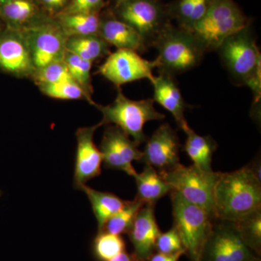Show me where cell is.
I'll use <instances>...</instances> for the list:
<instances>
[{"instance_id":"obj_20","label":"cell","mask_w":261,"mask_h":261,"mask_svg":"<svg viewBox=\"0 0 261 261\" xmlns=\"http://www.w3.org/2000/svg\"><path fill=\"white\" fill-rule=\"evenodd\" d=\"M184 132L187 135L185 142V152L189 156L193 166L207 172L212 169L213 155L217 149V143L210 136H200L187 126Z\"/></svg>"},{"instance_id":"obj_17","label":"cell","mask_w":261,"mask_h":261,"mask_svg":"<svg viewBox=\"0 0 261 261\" xmlns=\"http://www.w3.org/2000/svg\"><path fill=\"white\" fill-rule=\"evenodd\" d=\"M153 87L154 102H158L168 111L182 130L189 126L185 119V112L189 107L185 102L176 79L173 75L159 73L149 81Z\"/></svg>"},{"instance_id":"obj_30","label":"cell","mask_w":261,"mask_h":261,"mask_svg":"<svg viewBox=\"0 0 261 261\" xmlns=\"http://www.w3.org/2000/svg\"><path fill=\"white\" fill-rule=\"evenodd\" d=\"M123 251H126V243L121 235L102 231L94 240V255L99 261L110 260Z\"/></svg>"},{"instance_id":"obj_23","label":"cell","mask_w":261,"mask_h":261,"mask_svg":"<svg viewBox=\"0 0 261 261\" xmlns=\"http://www.w3.org/2000/svg\"><path fill=\"white\" fill-rule=\"evenodd\" d=\"M56 21L67 37L98 35L101 19L98 12L65 14L59 13Z\"/></svg>"},{"instance_id":"obj_11","label":"cell","mask_w":261,"mask_h":261,"mask_svg":"<svg viewBox=\"0 0 261 261\" xmlns=\"http://www.w3.org/2000/svg\"><path fill=\"white\" fill-rule=\"evenodd\" d=\"M157 68V62L147 61L132 49H116L111 53L98 69V73L121 87L123 84L142 80L150 81L152 71Z\"/></svg>"},{"instance_id":"obj_8","label":"cell","mask_w":261,"mask_h":261,"mask_svg":"<svg viewBox=\"0 0 261 261\" xmlns=\"http://www.w3.org/2000/svg\"><path fill=\"white\" fill-rule=\"evenodd\" d=\"M20 29L28 44L36 70L51 63L63 61L68 37L56 20L40 18Z\"/></svg>"},{"instance_id":"obj_32","label":"cell","mask_w":261,"mask_h":261,"mask_svg":"<svg viewBox=\"0 0 261 261\" xmlns=\"http://www.w3.org/2000/svg\"><path fill=\"white\" fill-rule=\"evenodd\" d=\"M155 249L158 252L163 254H174L180 252L185 253L181 238L173 226L166 232L160 233L156 242Z\"/></svg>"},{"instance_id":"obj_4","label":"cell","mask_w":261,"mask_h":261,"mask_svg":"<svg viewBox=\"0 0 261 261\" xmlns=\"http://www.w3.org/2000/svg\"><path fill=\"white\" fill-rule=\"evenodd\" d=\"M153 99L133 100L126 97L121 87H117L116 99L108 106L94 105L100 111L102 126L114 125L121 128L139 145L147 140L144 127L147 122L161 121L166 118L154 106Z\"/></svg>"},{"instance_id":"obj_25","label":"cell","mask_w":261,"mask_h":261,"mask_svg":"<svg viewBox=\"0 0 261 261\" xmlns=\"http://www.w3.org/2000/svg\"><path fill=\"white\" fill-rule=\"evenodd\" d=\"M214 0H177L167 7L170 18L176 19L178 27L190 29L205 15Z\"/></svg>"},{"instance_id":"obj_12","label":"cell","mask_w":261,"mask_h":261,"mask_svg":"<svg viewBox=\"0 0 261 261\" xmlns=\"http://www.w3.org/2000/svg\"><path fill=\"white\" fill-rule=\"evenodd\" d=\"M138 147V144L121 128L107 125L99 147L105 168L123 171L133 177L137 171L132 163L141 161L142 157Z\"/></svg>"},{"instance_id":"obj_39","label":"cell","mask_w":261,"mask_h":261,"mask_svg":"<svg viewBox=\"0 0 261 261\" xmlns=\"http://www.w3.org/2000/svg\"><path fill=\"white\" fill-rule=\"evenodd\" d=\"M135 261H140V260H136Z\"/></svg>"},{"instance_id":"obj_29","label":"cell","mask_w":261,"mask_h":261,"mask_svg":"<svg viewBox=\"0 0 261 261\" xmlns=\"http://www.w3.org/2000/svg\"><path fill=\"white\" fill-rule=\"evenodd\" d=\"M63 61L73 80L85 91L89 97L92 98L93 88L92 86L91 70L93 63L82 59L80 57L68 51H66Z\"/></svg>"},{"instance_id":"obj_35","label":"cell","mask_w":261,"mask_h":261,"mask_svg":"<svg viewBox=\"0 0 261 261\" xmlns=\"http://www.w3.org/2000/svg\"><path fill=\"white\" fill-rule=\"evenodd\" d=\"M44 8L51 13H61L69 3V0H41Z\"/></svg>"},{"instance_id":"obj_21","label":"cell","mask_w":261,"mask_h":261,"mask_svg":"<svg viewBox=\"0 0 261 261\" xmlns=\"http://www.w3.org/2000/svg\"><path fill=\"white\" fill-rule=\"evenodd\" d=\"M39 10L34 0H8L0 3V19L6 27L23 29L39 19Z\"/></svg>"},{"instance_id":"obj_14","label":"cell","mask_w":261,"mask_h":261,"mask_svg":"<svg viewBox=\"0 0 261 261\" xmlns=\"http://www.w3.org/2000/svg\"><path fill=\"white\" fill-rule=\"evenodd\" d=\"M0 69L18 78H31L36 71L21 29L6 27L0 32Z\"/></svg>"},{"instance_id":"obj_9","label":"cell","mask_w":261,"mask_h":261,"mask_svg":"<svg viewBox=\"0 0 261 261\" xmlns=\"http://www.w3.org/2000/svg\"><path fill=\"white\" fill-rule=\"evenodd\" d=\"M216 51L231 78L241 85H245L261 62L260 53L249 25L225 39Z\"/></svg>"},{"instance_id":"obj_34","label":"cell","mask_w":261,"mask_h":261,"mask_svg":"<svg viewBox=\"0 0 261 261\" xmlns=\"http://www.w3.org/2000/svg\"><path fill=\"white\" fill-rule=\"evenodd\" d=\"M261 62L258 63L254 70L253 73L249 77L248 80L245 82V85L247 86L251 90L253 95L254 106H256L258 108L260 105L261 98Z\"/></svg>"},{"instance_id":"obj_3","label":"cell","mask_w":261,"mask_h":261,"mask_svg":"<svg viewBox=\"0 0 261 261\" xmlns=\"http://www.w3.org/2000/svg\"><path fill=\"white\" fill-rule=\"evenodd\" d=\"M248 25L233 0H214L205 15L187 30L207 53L217 50L225 39Z\"/></svg>"},{"instance_id":"obj_37","label":"cell","mask_w":261,"mask_h":261,"mask_svg":"<svg viewBox=\"0 0 261 261\" xmlns=\"http://www.w3.org/2000/svg\"><path fill=\"white\" fill-rule=\"evenodd\" d=\"M136 259L134 255H130L128 252L123 251L113 257V258L106 261H135Z\"/></svg>"},{"instance_id":"obj_22","label":"cell","mask_w":261,"mask_h":261,"mask_svg":"<svg viewBox=\"0 0 261 261\" xmlns=\"http://www.w3.org/2000/svg\"><path fill=\"white\" fill-rule=\"evenodd\" d=\"M88 197L97 222L98 232L102 231L105 225L112 216L119 212L126 201L111 192H101L84 185L81 188Z\"/></svg>"},{"instance_id":"obj_31","label":"cell","mask_w":261,"mask_h":261,"mask_svg":"<svg viewBox=\"0 0 261 261\" xmlns=\"http://www.w3.org/2000/svg\"><path fill=\"white\" fill-rule=\"evenodd\" d=\"M32 79L37 86L64 81H74L64 61L51 63L36 70Z\"/></svg>"},{"instance_id":"obj_15","label":"cell","mask_w":261,"mask_h":261,"mask_svg":"<svg viewBox=\"0 0 261 261\" xmlns=\"http://www.w3.org/2000/svg\"><path fill=\"white\" fill-rule=\"evenodd\" d=\"M102 126L100 122L94 126L77 130L73 187L80 190L87 182L97 177L102 172V155L94 142L96 130Z\"/></svg>"},{"instance_id":"obj_27","label":"cell","mask_w":261,"mask_h":261,"mask_svg":"<svg viewBox=\"0 0 261 261\" xmlns=\"http://www.w3.org/2000/svg\"><path fill=\"white\" fill-rule=\"evenodd\" d=\"M239 233L247 246L255 252L260 253L261 208L247 215L243 219L235 221Z\"/></svg>"},{"instance_id":"obj_40","label":"cell","mask_w":261,"mask_h":261,"mask_svg":"<svg viewBox=\"0 0 261 261\" xmlns=\"http://www.w3.org/2000/svg\"><path fill=\"white\" fill-rule=\"evenodd\" d=\"M0 21H1V19H0Z\"/></svg>"},{"instance_id":"obj_19","label":"cell","mask_w":261,"mask_h":261,"mask_svg":"<svg viewBox=\"0 0 261 261\" xmlns=\"http://www.w3.org/2000/svg\"><path fill=\"white\" fill-rule=\"evenodd\" d=\"M137 185V198L145 205H153L173 191L172 187L153 167L145 165L143 171L133 176Z\"/></svg>"},{"instance_id":"obj_6","label":"cell","mask_w":261,"mask_h":261,"mask_svg":"<svg viewBox=\"0 0 261 261\" xmlns=\"http://www.w3.org/2000/svg\"><path fill=\"white\" fill-rule=\"evenodd\" d=\"M219 172H207L195 166L180 164L172 171L161 175L187 202L205 211L216 219L214 190Z\"/></svg>"},{"instance_id":"obj_5","label":"cell","mask_w":261,"mask_h":261,"mask_svg":"<svg viewBox=\"0 0 261 261\" xmlns=\"http://www.w3.org/2000/svg\"><path fill=\"white\" fill-rule=\"evenodd\" d=\"M173 227L181 238L185 254L191 261H202V252L214 219L200 207L185 200L177 192H171Z\"/></svg>"},{"instance_id":"obj_24","label":"cell","mask_w":261,"mask_h":261,"mask_svg":"<svg viewBox=\"0 0 261 261\" xmlns=\"http://www.w3.org/2000/svg\"><path fill=\"white\" fill-rule=\"evenodd\" d=\"M66 50L92 63L111 54L109 44L99 35L68 37Z\"/></svg>"},{"instance_id":"obj_38","label":"cell","mask_w":261,"mask_h":261,"mask_svg":"<svg viewBox=\"0 0 261 261\" xmlns=\"http://www.w3.org/2000/svg\"><path fill=\"white\" fill-rule=\"evenodd\" d=\"M6 1H8V0H0V3H3Z\"/></svg>"},{"instance_id":"obj_10","label":"cell","mask_w":261,"mask_h":261,"mask_svg":"<svg viewBox=\"0 0 261 261\" xmlns=\"http://www.w3.org/2000/svg\"><path fill=\"white\" fill-rule=\"evenodd\" d=\"M202 261H260L243 241L232 221L215 219Z\"/></svg>"},{"instance_id":"obj_26","label":"cell","mask_w":261,"mask_h":261,"mask_svg":"<svg viewBox=\"0 0 261 261\" xmlns=\"http://www.w3.org/2000/svg\"><path fill=\"white\" fill-rule=\"evenodd\" d=\"M144 205L137 197L134 200L126 201L123 208L108 220L102 231L117 235L128 233L137 214Z\"/></svg>"},{"instance_id":"obj_36","label":"cell","mask_w":261,"mask_h":261,"mask_svg":"<svg viewBox=\"0 0 261 261\" xmlns=\"http://www.w3.org/2000/svg\"><path fill=\"white\" fill-rule=\"evenodd\" d=\"M185 252H176L174 254H163L161 252L153 254L149 261H178L182 255H185Z\"/></svg>"},{"instance_id":"obj_13","label":"cell","mask_w":261,"mask_h":261,"mask_svg":"<svg viewBox=\"0 0 261 261\" xmlns=\"http://www.w3.org/2000/svg\"><path fill=\"white\" fill-rule=\"evenodd\" d=\"M179 138L167 123L161 125L145 141L140 162L153 167L162 175L181 164Z\"/></svg>"},{"instance_id":"obj_28","label":"cell","mask_w":261,"mask_h":261,"mask_svg":"<svg viewBox=\"0 0 261 261\" xmlns=\"http://www.w3.org/2000/svg\"><path fill=\"white\" fill-rule=\"evenodd\" d=\"M41 92L47 97L63 100L85 99L90 104L95 102L89 97L82 87L74 81H64L57 83L38 86Z\"/></svg>"},{"instance_id":"obj_7","label":"cell","mask_w":261,"mask_h":261,"mask_svg":"<svg viewBox=\"0 0 261 261\" xmlns=\"http://www.w3.org/2000/svg\"><path fill=\"white\" fill-rule=\"evenodd\" d=\"M117 18L135 29L142 38L145 51L153 47L160 34L169 24L167 7L160 0H119Z\"/></svg>"},{"instance_id":"obj_18","label":"cell","mask_w":261,"mask_h":261,"mask_svg":"<svg viewBox=\"0 0 261 261\" xmlns=\"http://www.w3.org/2000/svg\"><path fill=\"white\" fill-rule=\"evenodd\" d=\"M98 35L117 49H132L138 53L145 51L140 34L116 17L101 20Z\"/></svg>"},{"instance_id":"obj_16","label":"cell","mask_w":261,"mask_h":261,"mask_svg":"<svg viewBox=\"0 0 261 261\" xmlns=\"http://www.w3.org/2000/svg\"><path fill=\"white\" fill-rule=\"evenodd\" d=\"M161 233L154 215V205H144L128 232L136 260L148 261L153 255L156 242Z\"/></svg>"},{"instance_id":"obj_1","label":"cell","mask_w":261,"mask_h":261,"mask_svg":"<svg viewBox=\"0 0 261 261\" xmlns=\"http://www.w3.org/2000/svg\"><path fill=\"white\" fill-rule=\"evenodd\" d=\"M216 219L235 221L261 208L260 162L219 173L214 190Z\"/></svg>"},{"instance_id":"obj_33","label":"cell","mask_w":261,"mask_h":261,"mask_svg":"<svg viewBox=\"0 0 261 261\" xmlns=\"http://www.w3.org/2000/svg\"><path fill=\"white\" fill-rule=\"evenodd\" d=\"M103 4V0H70L65 9L60 13H90L98 12Z\"/></svg>"},{"instance_id":"obj_2","label":"cell","mask_w":261,"mask_h":261,"mask_svg":"<svg viewBox=\"0 0 261 261\" xmlns=\"http://www.w3.org/2000/svg\"><path fill=\"white\" fill-rule=\"evenodd\" d=\"M159 73L181 74L198 66L206 53L186 29L169 23L154 43Z\"/></svg>"}]
</instances>
